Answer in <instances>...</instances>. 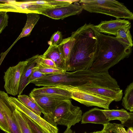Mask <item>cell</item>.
Returning a JSON list of instances; mask_svg holds the SVG:
<instances>
[{
	"instance_id": "cell-4",
	"label": "cell",
	"mask_w": 133,
	"mask_h": 133,
	"mask_svg": "<svg viewBox=\"0 0 133 133\" xmlns=\"http://www.w3.org/2000/svg\"><path fill=\"white\" fill-rule=\"evenodd\" d=\"M82 114L80 108L74 105L69 99L59 104L51 115L43 117L54 126L59 125L71 127L81 121Z\"/></svg>"
},
{
	"instance_id": "cell-34",
	"label": "cell",
	"mask_w": 133,
	"mask_h": 133,
	"mask_svg": "<svg viewBox=\"0 0 133 133\" xmlns=\"http://www.w3.org/2000/svg\"><path fill=\"white\" fill-rule=\"evenodd\" d=\"M63 133H75V131H73L71 129V127H68Z\"/></svg>"
},
{
	"instance_id": "cell-5",
	"label": "cell",
	"mask_w": 133,
	"mask_h": 133,
	"mask_svg": "<svg viewBox=\"0 0 133 133\" xmlns=\"http://www.w3.org/2000/svg\"><path fill=\"white\" fill-rule=\"evenodd\" d=\"M71 98L87 107L96 106L109 109L114 100L109 97L78 89L74 87L70 89Z\"/></svg>"
},
{
	"instance_id": "cell-8",
	"label": "cell",
	"mask_w": 133,
	"mask_h": 133,
	"mask_svg": "<svg viewBox=\"0 0 133 133\" xmlns=\"http://www.w3.org/2000/svg\"><path fill=\"white\" fill-rule=\"evenodd\" d=\"M41 10V6L32 3L30 1L23 2L9 1L4 3H0V11L13 12L26 14L31 13L39 14Z\"/></svg>"
},
{
	"instance_id": "cell-2",
	"label": "cell",
	"mask_w": 133,
	"mask_h": 133,
	"mask_svg": "<svg viewBox=\"0 0 133 133\" xmlns=\"http://www.w3.org/2000/svg\"><path fill=\"white\" fill-rule=\"evenodd\" d=\"M93 29L97 39L96 51L89 70L95 72H108L109 69L129 56L131 48L118 41L115 37L98 32Z\"/></svg>"
},
{
	"instance_id": "cell-11",
	"label": "cell",
	"mask_w": 133,
	"mask_h": 133,
	"mask_svg": "<svg viewBox=\"0 0 133 133\" xmlns=\"http://www.w3.org/2000/svg\"><path fill=\"white\" fill-rule=\"evenodd\" d=\"M32 98L44 114V116L51 115L56 107L63 101L69 99L55 97L42 95L29 96Z\"/></svg>"
},
{
	"instance_id": "cell-6",
	"label": "cell",
	"mask_w": 133,
	"mask_h": 133,
	"mask_svg": "<svg viewBox=\"0 0 133 133\" xmlns=\"http://www.w3.org/2000/svg\"><path fill=\"white\" fill-rule=\"evenodd\" d=\"M28 61H21L16 65L10 66L4 73V88L7 94L16 96L18 92L20 79Z\"/></svg>"
},
{
	"instance_id": "cell-15",
	"label": "cell",
	"mask_w": 133,
	"mask_h": 133,
	"mask_svg": "<svg viewBox=\"0 0 133 133\" xmlns=\"http://www.w3.org/2000/svg\"><path fill=\"white\" fill-rule=\"evenodd\" d=\"M81 121L82 124L92 123L103 125L108 123L109 121L101 109L96 107L92 108L84 113Z\"/></svg>"
},
{
	"instance_id": "cell-22",
	"label": "cell",
	"mask_w": 133,
	"mask_h": 133,
	"mask_svg": "<svg viewBox=\"0 0 133 133\" xmlns=\"http://www.w3.org/2000/svg\"><path fill=\"white\" fill-rule=\"evenodd\" d=\"M122 105L126 109L130 112L133 111V82L128 85L124 92Z\"/></svg>"
},
{
	"instance_id": "cell-25",
	"label": "cell",
	"mask_w": 133,
	"mask_h": 133,
	"mask_svg": "<svg viewBox=\"0 0 133 133\" xmlns=\"http://www.w3.org/2000/svg\"><path fill=\"white\" fill-rule=\"evenodd\" d=\"M107 124L109 133H127L126 131L121 124L109 122Z\"/></svg>"
},
{
	"instance_id": "cell-24",
	"label": "cell",
	"mask_w": 133,
	"mask_h": 133,
	"mask_svg": "<svg viewBox=\"0 0 133 133\" xmlns=\"http://www.w3.org/2000/svg\"><path fill=\"white\" fill-rule=\"evenodd\" d=\"M17 98L31 110L41 116L42 112L32 97L25 95L21 94L18 96Z\"/></svg>"
},
{
	"instance_id": "cell-17",
	"label": "cell",
	"mask_w": 133,
	"mask_h": 133,
	"mask_svg": "<svg viewBox=\"0 0 133 133\" xmlns=\"http://www.w3.org/2000/svg\"><path fill=\"white\" fill-rule=\"evenodd\" d=\"M42 56L44 58L51 59L59 69L66 71L65 61L57 45H50L48 49Z\"/></svg>"
},
{
	"instance_id": "cell-7",
	"label": "cell",
	"mask_w": 133,
	"mask_h": 133,
	"mask_svg": "<svg viewBox=\"0 0 133 133\" xmlns=\"http://www.w3.org/2000/svg\"><path fill=\"white\" fill-rule=\"evenodd\" d=\"M8 100L15 109L29 117L45 133H58L57 127L54 126L44 118L31 110L15 97H9Z\"/></svg>"
},
{
	"instance_id": "cell-13",
	"label": "cell",
	"mask_w": 133,
	"mask_h": 133,
	"mask_svg": "<svg viewBox=\"0 0 133 133\" xmlns=\"http://www.w3.org/2000/svg\"><path fill=\"white\" fill-rule=\"evenodd\" d=\"M130 24L128 20L116 18L115 20L102 21L94 26L99 33L116 36L118 30Z\"/></svg>"
},
{
	"instance_id": "cell-26",
	"label": "cell",
	"mask_w": 133,
	"mask_h": 133,
	"mask_svg": "<svg viewBox=\"0 0 133 133\" xmlns=\"http://www.w3.org/2000/svg\"><path fill=\"white\" fill-rule=\"evenodd\" d=\"M40 55L38 63L39 66L44 67L59 69L56 66L54 62L50 59L43 58Z\"/></svg>"
},
{
	"instance_id": "cell-3",
	"label": "cell",
	"mask_w": 133,
	"mask_h": 133,
	"mask_svg": "<svg viewBox=\"0 0 133 133\" xmlns=\"http://www.w3.org/2000/svg\"><path fill=\"white\" fill-rule=\"evenodd\" d=\"M83 10L91 13L104 14L115 17L133 19V14L124 4L113 0H81Z\"/></svg>"
},
{
	"instance_id": "cell-32",
	"label": "cell",
	"mask_w": 133,
	"mask_h": 133,
	"mask_svg": "<svg viewBox=\"0 0 133 133\" xmlns=\"http://www.w3.org/2000/svg\"><path fill=\"white\" fill-rule=\"evenodd\" d=\"M36 66L35 67L34 70L28 78V82L29 84L33 81L45 76L46 75L36 70Z\"/></svg>"
},
{
	"instance_id": "cell-1",
	"label": "cell",
	"mask_w": 133,
	"mask_h": 133,
	"mask_svg": "<svg viewBox=\"0 0 133 133\" xmlns=\"http://www.w3.org/2000/svg\"><path fill=\"white\" fill-rule=\"evenodd\" d=\"M94 25L85 23L71 35L75 39L69 65L66 71L89 69L94 59L97 39L93 29Z\"/></svg>"
},
{
	"instance_id": "cell-9",
	"label": "cell",
	"mask_w": 133,
	"mask_h": 133,
	"mask_svg": "<svg viewBox=\"0 0 133 133\" xmlns=\"http://www.w3.org/2000/svg\"><path fill=\"white\" fill-rule=\"evenodd\" d=\"M77 1L66 6L51 8L41 12V14L55 19H63L70 16L78 15L82 12V6Z\"/></svg>"
},
{
	"instance_id": "cell-16",
	"label": "cell",
	"mask_w": 133,
	"mask_h": 133,
	"mask_svg": "<svg viewBox=\"0 0 133 133\" xmlns=\"http://www.w3.org/2000/svg\"><path fill=\"white\" fill-rule=\"evenodd\" d=\"M40 55H37L27 59V64L23 71L19 84L18 95L22 94L26 87L29 84L28 78L37 65Z\"/></svg>"
},
{
	"instance_id": "cell-31",
	"label": "cell",
	"mask_w": 133,
	"mask_h": 133,
	"mask_svg": "<svg viewBox=\"0 0 133 133\" xmlns=\"http://www.w3.org/2000/svg\"><path fill=\"white\" fill-rule=\"evenodd\" d=\"M1 90H0V94ZM0 129L7 133H10L6 121L0 105Z\"/></svg>"
},
{
	"instance_id": "cell-20",
	"label": "cell",
	"mask_w": 133,
	"mask_h": 133,
	"mask_svg": "<svg viewBox=\"0 0 133 133\" xmlns=\"http://www.w3.org/2000/svg\"><path fill=\"white\" fill-rule=\"evenodd\" d=\"M26 15L27 19L25 24L15 42L22 38L29 36L40 18L39 14L36 13H31Z\"/></svg>"
},
{
	"instance_id": "cell-10",
	"label": "cell",
	"mask_w": 133,
	"mask_h": 133,
	"mask_svg": "<svg viewBox=\"0 0 133 133\" xmlns=\"http://www.w3.org/2000/svg\"><path fill=\"white\" fill-rule=\"evenodd\" d=\"M6 93L1 90L0 105L8 123L10 133H22L20 129L13 117L15 109L8 100Z\"/></svg>"
},
{
	"instance_id": "cell-19",
	"label": "cell",
	"mask_w": 133,
	"mask_h": 133,
	"mask_svg": "<svg viewBox=\"0 0 133 133\" xmlns=\"http://www.w3.org/2000/svg\"><path fill=\"white\" fill-rule=\"evenodd\" d=\"M75 41L74 38L71 36L66 38L63 39L62 42L57 45L65 61L66 69L69 64L71 54Z\"/></svg>"
},
{
	"instance_id": "cell-35",
	"label": "cell",
	"mask_w": 133,
	"mask_h": 133,
	"mask_svg": "<svg viewBox=\"0 0 133 133\" xmlns=\"http://www.w3.org/2000/svg\"><path fill=\"white\" fill-rule=\"evenodd\" d=\"M127 133H133V128L132 127L129 128L126 131Z\"/></svg>"
},
{
	"instance_id": "cell-18",
	"label": "cell",
	"mask_w": 133,
	"mask_h": 133,
	"mask_svg": "<svg viewBox=\"0 0 133 133\" xmlns=\"http://www.w3.org/2000/svg\"><path fill=\"white\" fill-rule=\"evenodd\" d=\"M109 121L114 120L119 121L122 124L132 119L133 114L124 109L117 110L101 109Z\"/></svg>"
},
{
	"instance_id": "cell-21",
	"label": "cell",
	"mask_w": 133,
	"mask_h": 133,
	"mask_svg": "<svg viewBox=\"0 0 133 133\" xmlns=\"http://www.w3.org/2000/svg\"><path fill=\"white\" fill-rule=\"evenodd\" d=\"M131 24L118 30L116 38L120 42L132 48L133 45L132 37L130 31Z\"/></svg>"
},
{
	"instance_id": "cell-23",
	"label": "cell",
	"mask_w": 133,
	"mask_h": 133,
	"mask_svg": "<svg viewBox=\"0 0 133 133\" xmlns=\"http://www.w3.org/2000/svg\"><path fill=\"white\" fill-rule=\"evenodd\" d=\"M13 117L18 124L22 133H32L22 112L15 109L13 112Z\"/></svg>"
},
{
	"instance_id": "cell-33",
	"label": "cell",
	"mask_w": 133,
	"mask_h": 133,
	"mask_svg": "<svg viewBox=\"0 0 133 133\" xmlns=\"http://www.w3.org/2000/svg\"><path fill=\"white\" fill-rule=\"evenodd\" d=\"M107 124H104L103 125V128L101 130L94 131L90 133H109V131L107 128Z\"/></svg>"
},
{
	"instance_id": "cell-36",
	"label": "cell",
	"mask_w": 133,
	"mask_h": 133,
	"mask_svg": "<svg viewBox=\"0 0 133 133\" xmlns=\"http://www.w3.org/2000/svg\"><path fill=\"white\" fill-rule=\"evenodd\" d=\"M84 133H88L86 132H85Z\"/></svg>"
},
{
	"instance_id": "cell-27",
	"label": "cell",
	"mask_w": 133,
	"mask_h": 133,
	"mask_svg": "<svg viewBox=\"0 0 133 133\" xmlns=\"http://www.w3.org/2000/svg\"><path fill=\"white\" fill-rule=\"evenodd\" d=\"M61 32L58 31L54 32L52 35L48 43L52 46H57L62 42L63 39Z\"/></svg>"
},
{
	"instance_id": "cell-29",
	"label": "cell",
	"mask_w": 133,
	"mask_h": 133,
	"mask_svg": "<svg viewBox=\"0 0 133 133\" xmlns=\"http://www.w3.org/2000/svg\"><path fill=\"white\" fill-rule=\"evenodd\" d=\"M23 114L32 133H45L30 118L24 114Z\"/></svg>"
},
{
	"instance_id": "cell-28",
	"label": "cell",
	"mask_w": 133,
	"mask_h": 133,
	"mask_svg": "<svg viewBox=\"0 0 133 133\" xmlns=\"http://www.w3.org/2000/svg\"><path fill=\"white\" fill-rule=\"evenodd\" d=\"M38 62L36 66V70L46 75L61 73L65 71L62 70L39 66L38 65Z\"/></svg>"
},
{
	"instance_id": "cell-30",
	"label": "cell",
	"mask_w": 133,
	"mask_h": 133,
	"mask_svg": "<svg viewBox=\"0 0 133 133\" xmlns=\"http://www.w3.org/2000/svg\"><path fill=\"white\" fill-rule=\"evenodd\" d=\"M8 19L7 12L0 11V34L8 26Z\"/></svg>"
},
{
	"instance_id": "cell-12",
	"label": "cell",
	"mask_w": 133,
	"mask_h": 133,
	"mask_svg": "<svg viewBox=\"0 0 133 133\" xmlns=\"http://www.w3.org/2000/svg\"><path fill=\"white\" fill-rule=\"evenodd\" d=\"M78 89L108 97L116 102L120 101L123 95L122 90L98 86L92 84L76 87Z\"/></svg>"
},
{
	"instance_id": "cell-14",
	"label": "cell",
	"mask_w": 133,
	"mask_h": 133,
	"mask_svg": "<svg viewBox=\"0 0 133 133\" xmlns=\"http://www.w3.org/2000/svg\"><path fill=\"white\" fill-rule=\"evenodd\" d=\"M37 95H42L67 99L71 98V92L54 87H43L40 88H34L30 93L29 96Z\"/></svg>"
}]
</instances>
